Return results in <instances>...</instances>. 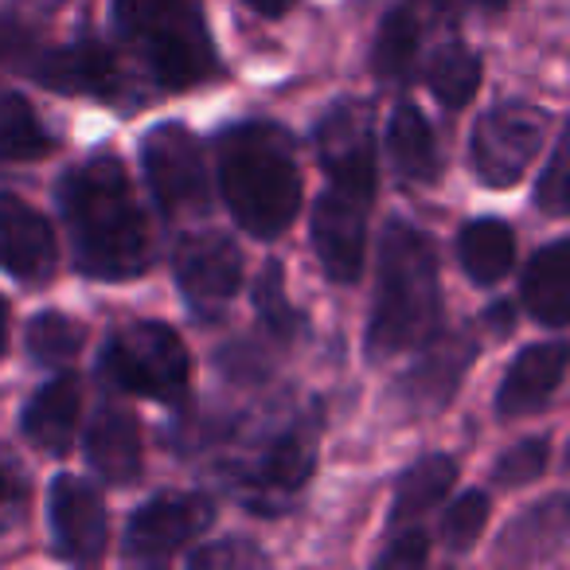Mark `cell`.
Instances as JSON below:
<instances>
[{"mask_svg":"<svg viewBox=\"0 0 570 570\" xmlns=\"http://www.w3.org/2000/svg\"><path fill=\"white\" fill-rule=\"evenodd\" d=\"M59 207L71 230L75 266L87 277L126 282L149 269L153 235L129 176L114 153L75 165L59 180Z\"/></svg>","mask_w":570,"mask_h":570,"instance_id":"obj_1","label":"cell"},{"mask_svg":"<svg viewBox=\"0 0 570 570\" xmlns=\"http://www.w3.org/2000/svg\"><path fill=\"white\" fill-rule=\"evenodd\" d=\"M219 188L254 238H277L302 207L294 141L269 121H238L219 137Z\"/></svg>","mask_w":570,"mask_h":570,"instance_id":"obj_2","label":"cell"},{"mask_svg":"<svg viewBox=\"0 0 570 570\" xmlns=\"http://www.w3.org/2000/svg\"><path fill=\"white\" fill-rule=\"evenodd\" d=\"M442 317L438 294V250L426 230L411 223H387L380 243V282H375L367 356L387 360L419 348L434 336Z\"/></svg>","mask_w":570,"mask_h":570,"instance_id":"obj_3","label":"cell"},{"mask_svg":"<svg viewBox=\"0 0 570 570\" xmlns=\"http://www.w3.org/2000/svg\"><path fill=\"white\" fill-rule=\"evenodd\" d=\"M114 24L165 90L196 87L212 75L215 48L199 0H114Z\"/></svg>","mask_w":570,"mask_h":570,"instance_id":"obj_4","label":"cell"},{"mask_svg":"<svg viewBox=\"0 0 570 570\" xmlns=\"http://www.w3.org/2000/svg\"><path fill=\"white\" fill-rule=\"evenodd\" d=\"M102 375L129 395L180 403L191 383V360L184 341L160 321L121 325L102 348Z\"/></svg>","mask_w":570,"mask_h":570,"instance_id":"obj_5","label":"cell"},{"mask_svg":"<svg viewBox=\"0 0 570 570\" xmlns=\"http://www.w3.org/2000/svg\"><path fill=\"white\" fill-rule=\"evenodd\" d=\"M547 118L531 102H500L484 110L469 137V165L489 188H512L547 141Z\"/></svg>","mask_w":570,"mask_h":570,"instance_id":"obj_6","label":"cell"},{"mask_svg":"<svg viewBox=\"0 0 570 570\" xmlns=\"http://www.w3.org/2000/svg\"><path fill=\"white\" fill-rule=\"evenodd\" d=\"M313 465H317V414H302L266 438L258 458L238 469L235 489L254 512H282L285 500L305 489Z\"/></svg>","mask_w":570,"mask_h":570,"instance_id":"obj_7","label":"cell"},{"mask_svg":"<svg viewBox=\"0 0 570 570\" xmlns=\"http://www.w3.org/2000/svg\"><path fill=\"white\" fill-rule=\"evenodd\" d=\"M141 168L160 212L191 215L207 207V165L196 137L180 121L153 126L141 141Z\"/></svg>","mask_w":570,"mask_h":570,"instance_id":"obj_8","label":"cell"},{"mask_svg":"<svg viewBox=\"0 0 570 570\" xmlns=\"http://www.w3.org/2000/svg\"><path fill=\"white\" fill-rule=\"evenodd\" d=\"M176 282L184 289V302L204 321H215L243 285V254L219 230H196L176 243L173 254Z\"/></svg>","mask_w":570,"mask_h":570,"instance_id":"obj_9","label":"cell"},{"mask_svg":"<svg viewBox=\"0 0 570 570\" xmlns=\"http://www.w3.org/2000/svg\"><path fill=\"white\" fill-rule=\"evenodd\" d=\"M215 523V504L199 492H165L134 512L126 528V554L141 562L173 559Z\"/></svg>","mask_w":570,"mask_h":570,"instance_id":"obj_10","label":"cell"},{"mask_svg":"<svg viewBox=\"0 0 570 570\" xmlns=\"http://www.w3.org/2000/svg\"><path fill=\"white\" fill-rule=\"evenodd\" d=\"M317 157L336 188L375 196V118L364 102H336L317 121Z\"/></svg>","mask_w":570,"mask_h":570,"instance_id":"obj_11","label":"cell"},{"mask_svg":"<svg viewBox=\"0 0 570 570\" xmlns=\"http://www.w3.org/2000/svg\"><path fill=\"white\" fill-rule=\"evenodd\" d=\"M367 212H372V196L336 188V184H328L313 212V246H317L321 269L341 285H352L364 274Z\"/></svg>","mask_w":570,"mask_h":570,"instance_id":"obj_12","label":"cell"},{"mask_svg":"<svg viewBox=\"0 0 570 570\" xmlns=\"http://www.w3.org/2000/svg\"><path fill=\"white\" fill-rule=\"evenodd\" d=\"M28 79L56 95H87V98H118L121 95V63L102 40L82 36L63 48H36L24 63Z\"/></svg>","mask_w":570,"mask_h":570,"instance_id":"obj_13","label":"cell"},{"mask_svg":"<svg viewBox=\"0 0 570 570\" xmlns=\"http://www.w3.org/2000/svg\"><path fill=\"white\" fill-rule=\"evenodd\" d=\"M48 515L51 535L63 559L71 562H98L106 551V508L95 484L82 476H56L48 492Z\"/></svg>","mask_w":570,"mask_h":570,"instance_id":"obj_14","label":"cell"},{"mask_svg":"<svg viewBox=\"0 0 570 570\" xmlns=\"http://www.w3.org/2000/svg\"><path fill=\"white\" fill-rule=\"evenodd\" d=\"M0 269L20 282H43L56 269V235L20 196L0 191Z\"/></svg>","mask_w":570,"mask_h":570,"instance_id":"obj_15","label":"cell"},{"mask_svg":"<svg viewBox=\"0 0 570 570\" xmlns=\"http://www.w3.org/2000/svg\"><path fill=\"white\" fill-rule=\"evenodd\" d=\"M476 356V344L469 333H450V336H434L422 360L403 375V399L411 411L426 414L445 406L458 395V383L465 380L469 364Z\"/></svg>","mask_w":570,"mask_h":570,"instance_id":"obj_16","label":"cell"},{"mask_svg":"<svg viewBox=\"0 0 570 570\" xmlns=\"http://www.w3.org/2000/svg\"><path fill=\"white\" fill-rule=\"evenodd\" d=\"M562 372H567V344H528L512 360L497 391L500 419H523V414L543 411L559 391Z\"/></svg>","mask_w":570,"mask_h":570,"instance_id":"obj_17","label":"cell"},{"mask_svg":"<svg viewBox=\"0 0 570 570\" xmlns=\"http://www.w3.org/2000/svg\"><path fill=\"white\" fill-rule=\"evenodd\" d=\"M87 461L110 484L137 481V473H141V430L126 406H98V414L87 426Z\"/></svg>","mask_w":570,"mask_h":570,"instance_id":"obj_18","label":"cell"},{"mask_svg":"<svg viewBox=\"0 0 570 570\" xmlns=\"http://www.w3.org/2000/svg\"><path fill=\"white\" fill-rule=\"evenodd\" d=\"M79 403H82V391L75 375H56L51 383H43L24 411L28 442L43 453L71 450L75 426H79Z\"/></svg>","mask_w":570,"mask_h":570,"instance_id":"obj_19","label":"cell"},{"mask_svg":"<svg viewBox=\"0 0 570 570\" xmlns=\"http://www.w3.org/2000/svg\"><path fill=\"white\" fill-rule=\"evenodd\" d=\"M523 305L547 328H562L570 321V246L562 238L531 258L523 274Z\"/></svg>","mask_w":570,"mask_h":570,"instance_id":"obj_20","label":"cell"},{"mask_svg":"<svg viewBox=\"0 0 570 570\" xmlns=\"http://www.w3.org/2000/svg\"><path fill=\"white\" fill-rule=\"evenodd\" d=\"M387 157L395 173L411 184H430L438 176V145L426 114L414 102H399L387 121Z\"/></svg>","mask_w":570,"mask_h":570,"instance_id":"obj_21","label":"cell"},{"mask_svg":"<svg viewBox=\"0 0 570 570\" xmlns=\"http://www.w3.org/2000/svg\"><path fill=\"white\" fill-rule=\"evenodd\" d=\"M458 254L473 282L497 285L515 262V230L504 219H473L461 227Z\"/></svg>","mask_w":570,"mask_h":570,"instance_id":"obj_22","label":"cell"},{"mask_svg":"<svg viewBox=\"0 0 570 570\" xmlns=\"http://www.w3.org/2000/svg\"><path fill=\"white\" fill-rule=\"evenodd\" d=\"M458 481V461L445 453H430V458L414 461L403 476H399L395 504H391V523H414L445 500V492Z\"/></svg>","mask_w":570,"mask_h":570,"instance_id":"obj_23","label":"cell"},{"mask_svg":"<svg viewBox=\"0 0 570 570\" xmlns=\"http://www.w3.org/2000/svg\"><path fill=\"white\" fill-rule=\"evenodd\" d=\"M419 9L414 0H403L383 17L380 32H375V48H372V67L380 79L387 82H406L414 71V59H419Z\"/></svg>","mask_w":570,"mask_h":570,"instance_id":"obj_24","label":"cell"},{"mask_svg":"<svg viewBox=\"0 0 570 570\" xmlns=\"http://www.w3.org/2000/svg\"><path fill=\"white\" fill-rule=\"evenodd\" d=\"M426 87L445 110H461V106L473 102L476 87H481V56L469 51L465 43H442V48L430 56L426 67Z\"/></svg>","mask_w":570,"mask_h":570,"instance_id":"obj_25","label":"cell"},{"mask_svg":"<svg viewBox=\"0 0 570 570\" xmlns=\"http://www.w3.org/2000/svg\"><path fill=\"white\" fill-rule=\"evenodd\" d=\"M567 500L562 497H551L543 504H535L528 515L512 523L504 531V554L520 562H531V559H547L551 551H559L562 535H567Z\"/></svg>","mask_w":570,"mask_h":570,"instance_id":"obj_26","label":"cell"},{"mask_svg":"<svg viewBox=\"0 0 570 570\" xmlns=\"http://www.w3.org/2000/svg\"><path fill=\"white\" fill-rule=\"evenodd\" d=\"M56 149L51 134L20 95H0V165H24Z\"/></svg>","mask_w":570,"mask_h":570,"instance_id":"obj_27","label":"cell"},{"mask_svg":"<svg viewBox=\"0 0 570 570\" xmlns=\"http://www.w3.org/2000/svg\"><path fill=\"white\" fill-rule=\"evenodd\" d=\"M87 328L67 313H36L28 325V352L43 367H67L82 352Z\"/></svg>","mask_w":570,"mask_h":570,"instance_id":"obj_28","label":"cell"},{"mask_svg":"<svg viewBox=\"0 0 570 570\" xmlns=\"http://www.w3.org/2000/svg\"><path fill=\"white\" fill-rule=\"evenodd\" d=\"M254 309H258V321L277 336V341H294L302 333V317L297 309L289 305L285 297V285H282V266L269 262L258 277V289H254Z\"/></svg>","mask_w":570,"mask_h":570,"instance_id":"obj_29","label":"cell"},{"mask_svg":"<svg viewBox=\"0 0 570 570\" xmlns=\"http://www.w3.org/2000/svg\"><path fill=\"white\" fill-rule=\"evenodd\" d=\"M484 523H489V497L484 492H465L458 497L442 515V543L445 551L453 554H465L469 547L481 539Z\"/></svg>","mask_w":570,"mask_h":570,"instance_id":"obj_30","label":"cell"},{"mask_svg":"<svg viewBox=\"0 0 570 570\" xmlns=\"http://www.w3.org/2000/svg\"><path fill=\"white\" fill-rule=\"evenodd\" d=\"M547 458H551V445H547V438H528V442H520V445H512L508 453H500L497 469H492V481L504 484V489L531 484L547 469Z\"/></svg>","mask_w":570,"mask_h":570,"instance_id":"obj_31","label":"cell"},{"mask_svg":"<svg viewBox=\"0 0 570 570\" xmlns=\"http://www.w3.org/2000/svg\"><path fill=\"white\" fill-rule=\"evenodd\" d=\"M40 48V36L12 12H0V67L24 71V63L32 59V51Z\"/></svg>","mask_w":570,"mask_h":570,"instance_id":"obj_32","label":"cell"},{"mask_svg":"<svg viewBox=\"0 0 570 570\" xmlns=\"http://www.w3.org/2000/svg\"><path fill=\"white\" fill-rule=\"evenodd\" d=\"M567 196H570V188H567V141L559 137V145H554L551 160H547L543 176H539V184H535V204L551 215H562L567 212Z\"/></svg>","mask_w":570,"mask_h":570,"instance_id":"obj_33","label":"cell"},{"mask_svg":"<svg viewBox=\"0 0 570 570\" xmlns=\"http://www.w3.org/2000/svg\"><path fill=\"white\" fill-rule=\"evenodd\" d=\"M399 528H403V523H399ZM426 554H430V539L422 535V528H403L383 547V554L375 562H380V567H422Z\"/></svg>","mask_w":570,"mask_h":570,"instance_id":"obj_34","label":"cell"},{"mask_svg":"<svg viewBox=\"0 0 570 570\" xmlns=\"http://www.w3.org/2000/svg\"><path fill=\"white\" fill-rule=\"evenodd\" d=\"M262 554L243 547V539H230V547H204V551L191 554V567H227V562H258Z\"/></svg>","mask_w":570,"mask_h":570,"instance_id":"obj_35","label":"cell"},{"mask_svg":"<svg viewBox=\"0 0 570 570\" xmlns=\"http://www.w3.org/2000/svg\"><path fill=\"white\" fill-rule=\"evenodd\" d=\"M294 4H297V0H246V9H254L258 17H269V20L285 17V12L294 9Z\"/></svg>","mask_w":570,"mask_h":570,"instance_id":"obj_36","label":"cell"},{"mask_svg":"<svg viewBox=\"0 0 570 570\" xmlns=\"http://www.w3.org/2000/svg\"><path fill=\"white\" fill-rule=\"evenodd\" d=\"M442 17H461V12L476 9V4H500V0H430Z\"/></svg>","mask_w":570,"mask_h":570,"instance_id":"obj_37","label":"cell"},{"mask_svg":"<svg viewBox=\"0 0 570 570\" xmlns=\"http://www.w3.org/2000/svg\"><path fill=\"white\" fill-rule=\"evenodd\" d=\"M484 321H489L497 333H512V305H492V309L484 313Z\"/></svg>","mask_w":570,"mask_h":570,"instance_id":"obj_38","label":"cell"},{"mask_svg":"<svg viewBox=\"0 0 570 570\" xmlns=\"http://www.w3.org/2000/svg\"><path fill=\"white\" fill-rule=\"evenodd\" d=\"M4 344H9V305L0 302V352H4Z\"/></svg>","mask_w":570,"mask_h":570,"instance_id":"obj_39","label":"cell"},{"mask_svg":"<svg viewBox=\"0 0 570 570\" xmlns=\"http://www.w3.org/2000/svg\"><path fill=\"white\" fill-rule=\"evenodd\" d=\"M4 492H9V473L0 469V500H4Z\"/></svg>","mask_w":570,"mask_h":570,"instance_id":"obj_40","label":"cell"}]
</instances>
